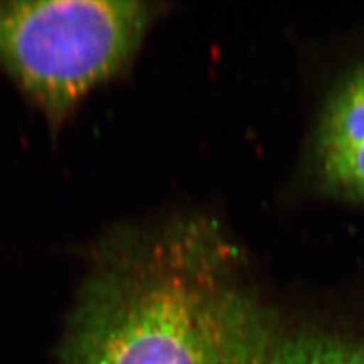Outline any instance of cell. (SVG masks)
I'll return each mask as SVG.
<instances>
[{
	"mask_svg": "<svg viewBox=\"0 0 364 364\" xmlns=\"http://www.w3.org/2000/svg\"><path fill=\"white\" fill-rule=\"evenodd\" d=\"M281 329L211 228L119 246L79 294L63 364H259Z\"/></svg>",
	"mask_w": 364,
	"mask_h": 364,
	"instance_id": "1",
	"label": "cell"
},
{
	"mask_svg": "<svg viewBox=\"0 0 364 364\" xmlns=\"http://www.w3.org/2000/svg\"><path fill=\"white\" fill-rule=\"evenodd\" d=\"M152 17L136 0L0 2V68L58 123L132 60Z\"/></svg>",
	"mask_w": 364,
	"mask_h": 364,
	"instance_id": "2",
	"label": "cell"
},
{
	"mask_svg": "<svg viewBox=\"0 0 364 364\" xmlns=\"http://www.w3.org/2000/svg\"><path fill=\"white\" fill-rule=\"evenodd\" d=\"M317 164L329 187L364 200V65L329 100L318 129Z\"/></svg>",
	"mask_w": 364,
	"mask_h": 364,
	"instance_id": "3",
	"label": "cell"
},
{
	"mask_svg": "<svg viewBox=\"0 0 364 364\" xmlns=\"http://www.w3.org/2000/svg\"><path fill=\"white\" fill-rule=\"evenodd\" d=\"M259 364H364V346L318 331H281Z\"/></svg>",
	"mask_w": 364,
	"mask_h": 364,
	"instance_id": "4",
	"label": "cell"
}]
</instances>
